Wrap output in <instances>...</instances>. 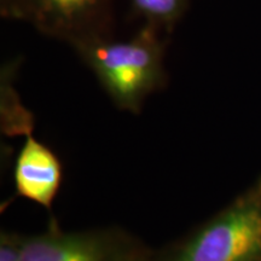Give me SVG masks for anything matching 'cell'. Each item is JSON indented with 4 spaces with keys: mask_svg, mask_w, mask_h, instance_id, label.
Instances as JSON below:
<instances>
[{
    "mask_svg": "<svg viewBox=\"0 0 261 261\" xmlns=\"http://www.w3.org/2000/svg\"><path fill=\"white\" fill-rule=\"evenodd\" d=\"M151 261H261V177Z\"/></svg>",
    "mask_w": 261,
    "mask_h": 261,
    "instance_id": "obj_1",
    "label": "cell"
},
{
    "mask_svg": "<svg viewBox=\"0 0 261 261\" xmlns=\"http://www.w3.org/2000/svg\"><path fill=\"white\" fill-rule=\"evenodd\" d=\"M74 48L123 112L139 114L146 98L166 81L163 47L151 28L128 41L100 37L81 41Z\"/></svg>",
    "mask_w": 261,
    "mask_h": 261,
    "instance_id": "obj_2",
    "label": "cell"
},
{
    "mask_svg": "<svg viewBox=\"0 0 261 261\" xmlns=\"http://www.w3.org/2000/svg\"><path fill=\"white\" fill-rule=\"evenodd\" d=\"M154 249L120 226L65 231L51 217L39 233L24 234L21 261H151Z\"/></svg>",
    "mask_w": 261,
    "mask_h": 261,
    "instance_id": "obj_3",
    "label": "cell"
},
{
    "mask_svg": "<svg viewBox=\"0 0 261 261\" xmlns=\"http://www.w3.org/2000/svg\"><path fill=\"white\" fill-rule=\"evenodd\" d=\"M19 4L42 33L74 46L103 37L109 0H21Z\"/></svg>",
    "mask_w": 261,
    "mask_h": 261,
    "instance_id": "obj_4",
    "label": "cell"
},
{
    "mask_svg": "<svg viewBox=\"0 0 261 261\" xmlns=\"http://www.w3.org/2000/svg\"><path fill=\"white\" fill-rule=\"evenodd\" d=\"M63 181V163L50 146L32 133L19 149L14 166L16 196L51 211Z\"/></svg>",
    "mask_w": 261,
    "mask_h": 261,
    "instance_id": "obj_5",
    "label": "cell"
},
{
    "mask_svg": "<svg viewBox=\"0 0 261 261\" xmlns=\"http://www.w3.org/2000/svg\"><path fill=\"white\" fill-rule=\"evenodd\" d=\"M143 15L159 24H169L181 15L185 0H132Z\"/></svg>",
    "mask_w": 261,
    "mask_h": 261,
    "instance_id": "obj_6",
    "label": "cell"
},
{
    "mask_svg": "<svg viewBox=\"0 0 261 261\" xmlns=\"http://www.w3.org/2000/svg\"><path fill=\"white\" fill-rule=\"evenodd\" d=\"M24 233L11 230L0 231V261H21Z\"/></svg>",
    "mask_w": 261,
    "mask_h": 261,
    "instance_id": "obj_7",
    "label": "cell"
}]
</instances>
